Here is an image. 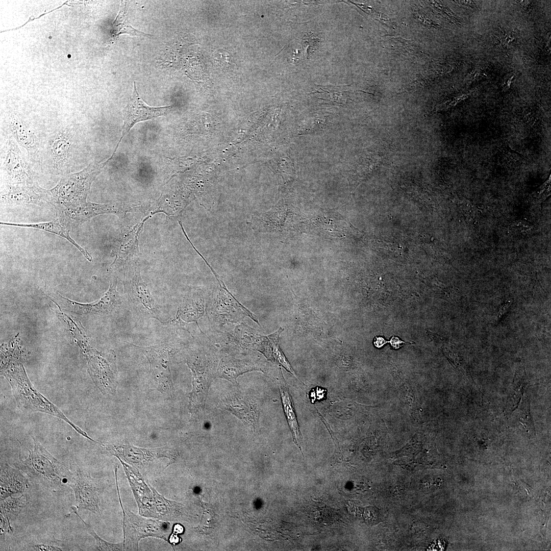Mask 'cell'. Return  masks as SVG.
<instances>
[{"label": "cell", "mask_w": 551, "mask_h": 551, "mask_svg": "<svg viewBox=\"0 0 551 551\" xmlns=\"http://www.w3.org/2000/svg\"><path fill=\"white\" fill-rule=\"evenodd\" d=\"M3 361L1 374L11 387L12 394L18 408L23 412H41L59 418L71 426L79 434L88 440L99 443L88 434L74 424L55 404L43 395L30 381L18 356L13 353L6 355Z\"/></svg>", "instance_id": "obj_1"}, {"label": "cell", "mask_w": 551, "mask_h": 551, "mask_svg": "<svg viewBox=\"0 0 551 551\" xmlns=\"http://www.w3.org/2000/svg\"><path fill=\"white\" fill-rule=\"evenodd\" d=\"M34 448L28 449L29 455L21 458V443L19 445L18 468L30 478L53 487H60L66 484L67 471L64 466L33 436Z\"/></svg>", "instance_id": "obj_2"}, {"label": "cell", "mask_w": 551, "mask_h": 551, "mask_svg": "<svg viewBox=\"0 0 551 551\" xmlns=\"http://www.w3.org/2000/svg\"><path fill=\"white\" fill-rule=\"evenodd\" d=\"M107 164L106 161L91 163L81 171L62 176L57 185L51 189L58 203V209L74 207L86 202L92 182Z\"/></svg>", "instance_id": "obj_3"}, {"label": "cell", "mask_w": 551, "mask_h": 551, "mask_svg": "<svg viewBox=\"0 0 551 551\" xmlns=\"http://www.w3.org/2000/svg\"><path fill=\"white\" fill-rule=\"evenodd\" d=\"M121 270L124 292L133 311L142 318H154L162 323L158 305L141 278L136 261L128 262Z\"/></svg>", "instance_id": "obj_4"}, {"label": "cell", "mask_w": 551, "mask_h": 551, "mask_svg": "<svg viewBox=\"0 0 551 551\" xmlns=\"http://www.w3.org/2000/svg\"><path fill=\"white\" fill-rule=\"evenodd\" d=\"M115 476L117 493L123 512L124 550H138L140 541L148 537H156L168 541L170 533L168 522L136 515L130 510L123 508L120 500L117 475Z\"/></svg>", "instance_id": "obj_5"}, {"label": "cell", "mask_w": 551, "mask_h": 551, "mask_svg": "<svg viewBox=\"0 0 551 551\" xmlns=\"http://www.w3.org/2000/svg\"><path fill=\"white\" fill-rule=\"evenodd\" d=\"M66 484L73 491L78 512L84 510L95 514L102 513L105 487L100 480L91 477L88 472L74 466L72 470L68 469Z\"/></svg>", "instance_id": "obj_6"}, {"label": "cell", "mask_w": 551, "mask_h": 551, "mask_svg": "<svg viewBox=\"0 0 551 551\" xmlns=\"http://www.w3.org/2000/svg\"><path fill=\"white\" fill-rule=\"evenodd\" d=\"M101 444L119 461L137 468L162 458L169 460L167 465L168 466L174 463L178 457V453L176 450L167 446L146 448L136 447L128 442H106Z\"/></svg>", "instance_id": "obj_7"}, {"label": "cell", "mask_w": 551, "mask_h": 551, "mask_svg": "<svg viewBox=\"0 0 551 551\" xmlns=\"http://www.w3.org/2000/svg\"><path fill=\"white\" fill-rule=\"evenodd\" d=\"M73 131L62 127L52 132L47 140L46 156L51 173L62 177L70 173L74 152Z\"/></svg>", "instance_id": "obj_8"}, {"label": "cell", "mask_w": 551, "mask_h": 551, "mask_svg": "<svg viewBox=\"0 0 551 551\" xmlns=\"http://www.w3.org/2000/svg\"><path fill=\"white\" fill-rule=\"evenodd\" d=\"M132 345L138 347L146 357L157 390L165 395L170 394L173 389L171 358L175 353L174 348L167 343L145 346Z\"/></svg>", "instance_id": "obj_9"}, {"label": "cell", "mask_w": 551, "mask_h": 551, "mask_svg": "<svg viewBox=\"0 0 551 551\" xmlns=\"http://www.w3.org/2000/svg\"><path fill=\"white\" fill-rule=\"evenodd\" d=\"M186 363L191 369L193 376L192 389L190 394L189 403V409L192 415L204 408L214 375L210 362L201 354L190 355L187 358Z\"/></svg>", "instance_id": "obj_10"}, {"label": "cell", "mask_w": 551, "mask_h": 551, "mask_svg": "<svg viewBox=\"0 0 551 551\" xmlns=\"http://www.w3.org/2000/svg\"><path fill=\"white\" fill-rule=\"evenodd\" d=\"M130 209V208L118 204H101L86 202L74 207L60 208L56 212L57 218L71 231L101 214H113L122 218Z\"/></svg>", "instance_id": "obj_11"}, {"label": "cell", "mask_w": 551, "mask_h": 551, "mask_svg": "<svg viewBox=\"0 0 551 551\" xmlns=\"http://www.w3.org/2000/svg\"><path fill=\"white\" fill-rule=\"evenodd\" d=\"M1 203L8 205L33 204L53 207L56 211L58 204L51 190L41 187L37 182L26 184L6 185L1 192Z\"/></svg>", "instance_id": "obj_12"}, {"label": "cell", "mask_w": 551, "mask_h": 551, "mask_svg": "<svg viewBox=\"0 0 551 551\" xmlns=\"http://www.w3.org/2000/svg\"><path fill=\"white\" fill-rule=\"evenodd\" d=\"M5 147L2 165L3 177L6 185L33 183L32 172L27 159L10 135Z\"/></svg>", "instance_id": "obj_13"}, {"label": "cell", "mask_w": 551, "mask_h": 551, "mask_svg": "<svg viewBox=\"0 0 551 551\" xmlns=\"http://www.w3.org/2000/svg\"><path fill=\"white\" fill-rule=\"evenodd\" d=\"M171 106L151 107L146 104L139 94L135 82L132 95L127 105L123 110V126L121 135L112 156L107 160H111L124 136L137 122L166 115Z\"/></svg>", "instance_id": "obj_14"}, {"label": "cell", "mask_w": 551, "mask_h": 551, "mask_svg": "<svg viewBox=\"0 0 551 551\" xmlns=\"http://www.w3.org/2000/svg\"><path fill=\"white\" fill-rule=\"evenodd\" d=\"M213 273L217 280L220 290L213 298V309L219 320L223 323L237 322L248 316L260 326L258 317L242 305L227 289L222 279L214 270Z\"/></svg>", "instance_id": "obj_15"}, {"label": "cell", "mask_w": 551, "mask_h": 551, "mask_svg": "<svg viewBox=\"0 0 551 551\" xmlns=\"http://www.w3.org/2000/svg\"><path fill=\"white\" fill-rule=\"evenodd\" d=\"M84 350L87 356L89 373L94 384L104 395L114 394L117 378L113 366L99 353L89 346Z\"/></svg>", "instance_id": "obj_16"}, {"label": "cell", "mask_w": 551, "mask_h": 551, "mask_svg": "<svg viewBox=\"0 0 551 551\" xmlns=\"http://www.w3.org/2000/svg\"><path fill=\"white\" fill-rule=\"evenodd\" d=\"M119 461L122 465L137 502L139 515L157 519L153 492L147 482L145 483V480L137 468L122 461Z\"/></svg>", "instance_id": "obj_17"}, {"label": "cell", "mask_w": 551, "mask_h": 551, "mask_svg": "<svg viewBox=\"0 0 551 551\" xmlns=\"http://www.w3.org/2000/svg\"><path fill=\"white\" fill-rule=\"evenodd\" d=\"M117 282V276L113 274L108 290L99 300L92 303H78L60 295L61 300L65 307L75 313L85 314L109 313L119 306L122 302L121 296L116 290Z\"/></svg>", "instance_id": "obj_18"}, {"label": "cell", "mask_w": 551, "mask_h": 551, "mask_svg": "<svg viewBox=\"0 0 551 551\" xmlns=\"http://www.w3.org/2000/svg\"><path fill=\"white\" fill-rule=\"evenodd\" d=\"M221 406L254 429L258 427L259 410L252 398L237 393H230L222 399Z\"/></svg>", "instance_id": "obj_19"}, {"label": "cell", "mask_w": 551, "mask_h": 551, "mask_svg": "<svg viewBox=\"0 0 551 551\" xmlns=\"http://www.w3.org/2000/svg\"><path fill=\"white\" fill-rule=\"evenodd\" d=\"M7 123L10 135L19 145L26 149L30 160L34 162L39 160V139L31 127L16 114L9 117Z\"/></svg>", "instance_id": "obj_20"}, {"label": "cell", "mask_w": 551, "mask_h": 551, "mask_svg": "<svg viewBox=\"0 0 551 551\" xmlns=\"http://www.w3.org/2000/svg\"><path fill=\"white\" fill-rule=\"evenodd\" d=\"M205 313V300L203 297L192 296L185 297L179 305L174 318L162 323L165 325H172L181 327L186 323L196 322Z\"/></svg>", "instance_id": "obj_21"}, {"label": "cell", "mask_w": 551, "mask_h": 551, "mask_svg": "<svg viewBox=\"0 0 551 551\" xmlns=\"http://www.w3.org/2000/svg\"><path fill=\"white\" fill-rule=\"evenodd\" d=\"M18 468L6 464L1 466V499L13 494L23 493L28 488L29 480Z\"/></svg>", "instance_id": "obj_22"}, {"label": "cell", "mask_w": 551, "mask_h": 551, "mask_svg": "<svg viewBox=\"0 0 551 551\" xmlns=\"http://www.w3.org/2000/svg\"><path fill=\"white\" fill-rule=\"evenodd\" d=\"M263 371L252 362L247 360H239L230 356L223 357L219 363L216 376L229 381L232 384H237V379L240 375L253 371Z\"/></svg>", "instance_id": "obj_23"}, {"label": "cell", "mask_w": 551, "mask_h": 551, "mask_svg": "<svg viewBox=\"0 0 551 551\" xmlns=\"http://www.w3.org/2000/svg\"><path fill=\"white\" fill-rule=\"evenodd\" d=\"M0 224L3 226L36 229L58 235L64 238L72 244L89 261L91 262L92 260V258L88 252L81 246L73 238H71L69 234L70 231L63 225L58 218L50 221L35 223H17L1 222Z\"/></svg>", "instance_id": "obj_24"}, {"label": "cell", "mask_w": 551, "mask_h": 551, "mask_svg": "<svg viewBox=\"0 0 551 551\" xmlns=\"http://www.w3.org/2000/svg\"><path fill=\"white\" fill-rule=\"evenodd\" d=\"M153 492L154 507L157 519L164 521L172 520L181 516L184 512V505L175 501L169 500L160 495L147 481Z\"/></svg>", "instance_id": "obj_25"}, {"label": "cell", "mask_w": 551, "mask_h": 551, "mask_svg": "<svg viewBox=\"0 0 551 551\" xmlns=\"http://www.w3.org/2000/svg\"><path fill=\"white\" fill-rule=\"evenodd\" d=\"M280 390L283 410L292 433L293 441L300 448L302 436L290 394L287 387L284 385H280Z\"/></svg>", "instance_id": "obj_26"}, {"label": "cell", "mask_w": 551, "mask_h": 551, "mask_svg": "<svg viewBox=\"0 0 551 551\" xmlns=\"http://www.w3.org/2000/svg\"><path fill=\"white\" fill-rule=\"evenodd\" d=\"M127 6L126 1H122L119 13L115 20L112 29V34L117 37L121 34H127L132 36L150 37V34L140 32L133 27L130 23L127 16Z\"/></svg>", "instance_id": "obj_27"}, {"label": "cell", "mask_w": 551, "mask_h": 551, "mask_svg": "<svg viewBox=\"0 0 551 551\" xmlns=\"http://www.w3.org/2000/svg\"><path fill=\"white\" fill-rule=\"evenodd\" d=\"M28 503V499L24 494L18 497L10 496L1 499L0 513L8 517L10 521L13 520L18 516Z\"/></svg>", "instance_id": "obj_28"}, {"label": "cell", "mask_w": 551, "mask_h": 551, "mask_svg": "<svg viewBox=\"0 0 551 551\" xmlns=\"http://www.w3.org/2000/svg\"><path fill=\"white\" fill-rule=\"evenodd\" d=\"M513 412L514 414L512 417L514 418V420L523 427L528 433L533 434L535 428L530 412L529 399L526 397L523 398Z\"/></svg>", "instance_id": "obj_29"}, {"label": "cell", "mask_w": 551, "mask_h": 551, "mask_svg": "<svg viewBox=\"0 0 551 551\" xmlns=\"http://www.w3.org/2000/svg\"><path fill=\"white\" fill-rule=\"evenodd\" d=\"M283 331V329L280 328L276 332L268 336L270 342L271 359L273 358L277 360L287 371L296 377L291 365L280 347L279 336Z\"/></svg>", "instance_id": "obj_30"}, {"label": "cell", "mask_w": 551, "mask_h": 551, "mask_svg": "<svg viewBox=\"0 0 551 551\" xmlns=\"http://www.w3.org/2000/svg\"><path fill=\"white\" fill-rule=\"evenodd\" d=\"M72 513H74L85 524L88 533L94 538L97 550H124L123 543H113L106 541L99 537L90 526L80 516L75 506H72Z\"/></svg>", "instance_id": "obj_31"}, {"label": "cell", "mask_w": 551, "mask_h": 551, "mask_svg": "<svg viewBox=\"0 0 551 551\" xmlns=\"http://www.w3.org/2000/svg\"><path fill=\"white\" fill-rule=\"evenodd\" d=\"M26 550L35 551H57L68 550L64 542L55 538L43 539L28 545Z\"/></svg>", "instance_id": "obj_32"}, {"label": "cell", "mask_w": 551, "mask_h": 551, "mask_svg": "<svg viewBox=\"0 0 551 551\" xmlns=\"http://www.w3.org/2000/svg\"><path fill=\"white\" fill-rule=\"evenodd\" d=\"M524 374V369L521 366L516 371L514 380L515 393L514 397H515L516 404L519 403L518 400L520 397L519 396L522 394L523 388L525 385Z\"/></svg>", "instance_id": "obj_33"}, {"label": "cell", "mask_w": 551, "mask_h": 551, "mask_svg": "<svg viewBox=\"0 0 551 551\" xmlns=\"http://www.w3.org/2000/svg\"><path fill=\"white\" fill-rule=\"evenodd\" d=\"M13 530L10 520L8 517L0 513V535L1 540L4 541L6 533H10Z\"/></svg>", "instance_id": "obj_34"}, {"label": "cell", "mask_w": 551, "mask_h": 551, "mask_svg": "<svg viewBox=\"0 0 551 551\" xmlns=\"http://www.w3.org/2000/svg\"><path fill=\"white\" fill-rule=\"evenodd\" d=\"M327 390L325 388H322L320 387H316L315 388H312L309 392V398L311 399L314 396V397L311 400V402L314 403L316 400H323L325 398L326 395L327 394Z\"/></svg>", "instance_id": "obj_35"}, {"label": "cell", "mask_w": 551, "mask_h": 551, "mask_svg": "<svg viewBox=\"0 0 551 551\" xmlns=\"http://www.w3.org/2000/svg\"><path fill=\"white\" fill-rule=\"evenodd\" d=\"M437 481V479L425 477L421 482V488L425 491L432 490L438 485Z\"/></svg>", "instance_id": "obj_36"}, {"label": "cell", "mask_w": 551, "mask_h": 551, "mask_svg": "<svg viewBox=\"0 0 551 551\" xmlns=\"http://www.w3.org/2000/svg\"><path fill=\"white\" fill-rule=\"evenodd\" d=\"M387 342L390 343L392 346L395 349H397L403 345L408 343V342H405L400 340L397 337L394 336H392L390 341H385V343Z\"/></svg>", "instance_id": "obj_37"}, {"label": "cell", "mask_w": 551, "mask_h": 551, "mask_svg": "<svg viewBox=\"0 0 551 551\" xmlns=\"http://www.w3.org/2000/svg\"><path fill=\"white\" fill-rule=\"evenodd\" d=\"M373 343L376 347H381L385 344V340L382 337H376L374 338Z\"/></svg>", "instance_id": "obj_38"}, {"label": "cell", "mask_w": 551, "mask_h": 551, "mask_svg": "<svg viewBox=\"0 0 551 551\" xmlns=\"http://www.w3.org/2000/svg\"><path fill=\"white\" fill-rule=\"evenodd\" d=\"M183 527L180 524H177L173 527V533H182L183 532Z\"/></svg>", "instance_id": "obj_39"}, {"label": "cell", "mask_w": 551, "mask_h": 551, "mask_svg": "<svg viewBox=\"0 0 551 551\" xmlns=\"http://www.w3.org/2000/svg\"><path fill=\"white\" fill-rule=\"evenodd\" d=\"M510 301H509V300H507V302H506V303H505V305H504L503 307L502 308V309H500V312H499V317H500V316H502V315H503V313H504V312H505V311H506V310H505V309H506V308H508V306H510Z\"/></svg>", "instance_id": "obj_40"}]
</instances>
